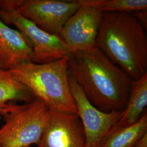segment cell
<instances>
[{
	"instance_id": "1",
	"label": "cell",
	"mask_w": 147,
	"mask_h": 147,
	"mask_svg": "<svg viewBox=\"0 0 147 147\" xmlns=\"http://www.w3.org/2000/svg\"><path fill=\"white\" fill-rule=\"evenodd\" d=\"M68 65L70 74L98 110L110 112L125 109L135 81L98 47L71 53Z\"/></svg>"
},
{
	"instance_id": "2",
	"label": "cell",
	"mask_w": 147,
	"mask_h": 147,
	"mask_svg": "<svg viewBox=\"0 0 147 147\" xmlns=\"http://www.w3.org/2000/svg\"><path fill=\"white\" fill-rule=\"evenodd\" d=\"M96 44L135 81L147 74L146 30L132 13H103Z\"/></svg>"
},
{
	"instance_id": "3",
	"label": "cell",
	"mask_w": 147,
	"mask_h": 147,
	"mask_svg": "<svg viewBox=\"0 0 147 147\" xmlns=\"http://www.w3.org/2000/svg\"><path fill=\"white\" fill-rule=\"evenodd\" d=\"M11 71L49 110L78 115L70 89L68 57L42 64L25 62Z\"/></svg>"
},
{
	"instance_id": "4",
	"label": "cell",
	"mask_w": 147,
	"mask_h": 147,
	"mask_svg": "<svg viewBox=\"0 0 147 147\" xmlns=\"http://www.w3.org/2000/svg\"><path fill=\"white\" fill-rule=\"evenodd\" d=\"M49 109L36 99L22 105H14L5 116L0 127V147H27L38 144L42 136Z\"/></svg>"
},
{
	"instance_id": "5",
	"label": "cell",
	"mask_w": 147,
	"mask_h": 147,
	"mask_svg": "<svg viewBox=\"0 0 147 147\" xmlns=\"http://www.w3.org/2000/svg\"><path fill=\"white\" fill-rule=\"evenodd\" d=\"M0 19L7 25H13L25 38L31 48L33 63L51 62L68 57L72 53L60 36L44 31L16 10H0Z\"/></svg>"
},
{
	"instance_id": "6",
	"label": "cell",
	"mask_w": 147,
	"mask_h": 147,
	"mask_svg": "<svg viewBox=\"0 0 147 147\" xmlns=\"http://www.w3.org/2000/svg\"><path fill=\"white\" fill-rule=\"evenodd\" d=\"M69 82L77 107L78 115L84 130L87 147H100L119 121L121 111L105 112L98 110L88 100L81 88L70 73Z\"/></svg>"
},
{
	"instance_id": "7",
	"label": "cell",
	"mask_w": 147,
	"mask_h": 147,
	"mask_svg": "<svg viewBox=\"0 0 147 147\" xmlns=\"http://www.w3.org/2000/svg\"><path fill=\"white\" fill-rule=\"evenodd\" d=\"M80 6L78 0H24L17 11L44 31L59 36L65 24Z\"/></svg>"
},
{
	"instance_id": "8",
	"label": "cell",
	"mask_w": 147,
	"mask_h": 147,
	"mask_svg": "<svg viewBox=\"0 0 147 147\" xmlns=\"http://www.w3.org/2000/svg\"><path fill=\"white\" fill-rule=\"evenodd\" d=\"M103 12L90 5H81L65 24L59 36L72 53L90 51L96 48Z\"/></svg>"
},
{
	"instance_id": "9",
	"label": "cell",
	"mask_w": 147,
	"mask_h": 147,
	"mask_svg": "<svg viewBox=\"0 0 147 147\" xmlns=\"http://www.w3.org/2000/svg\"><path fill=\"white\" fill-rule=\"evenodd\" d=\"M38 147H87L79 116L49 111Z\"/></svg>"
},
{
	"instance_id": "10",
	"label": "cell",
	"mask_w": 147,
	"mask_h": 147,
	"mask_svg": "<svg viewBox=\"0 0 147 147\" xmlns=\"http://www.w3.org/2000/svg\"><path fill=\"white\" fill-rule=\"evenodd\" d=\"M32 57L31 48L24 36L0 19V67L11 70L32 62Z\"/></svg>"
},
{
	"instance_id": "11",
	"label": "cell",
	"mask_w": 147,
	"mask_h": 147,
	"mask_svg": "<svg viewBox=\"0 0 147 147\" xmlns=\"http://www.w3.org/2000/svg\"><path fill=\"white\" fill-rule=\"evenodd\" d=\"M147 105V74H146L141 79L135 81L126 107L121 111L119 121L113 127L109 136L114 131L130 126L137 122L141 118Z\"/></svg>"
},
{
	"instance_id": "12",
	"label": "cell",
	"mask_w": 147,
	"mask_h": 147,
	"mask_svg": "<svg viewBox=\"0 0 147 147\" xmlns=\"http://www.w3.org/2000/svg\"><path fill=\"white\" fill-rule=\"evenodd\" d=\"M37 99L26 86L13 76L11 70L0 67V110L9 112L12 102H31Z\"/></svg>"
},
{
	"instance_id": "13",
	"label": "cell",
	"mask_w": 147,
	"mask_h": 147,
	"mask_svg": "<svg viewBox=\"0 0 147 147\" xmlns=\"http://www.w3.org/2000/svg\"><path fill=\"white\" fill-rule=\"evenodd\" d=\"M147 132V112H144L137 122L112 132L100 147H134L136 142Z\"/></svg>"
},
{
	"instance_id": "14",
	"label": "cell",
	"mask_w": 147,
	"mask_h": 147,
	"mask_svg": "<svg viewBox=\"0 0 147 147\" xmlns=\"http://www.w3.org/2000/svg\"><path fill=\"white\" fill-rule=\"evenodd\" d=\"M80 5H90L104 12L133 13L147 11V0H78Z\"/></svg>"
},
{
	"instance_id": "15",
	"label": "cell",
	"mask_w": 147,
	"mask_h": 147,
	"mask_svg": "<svg viewBox=\"0 0 147 147\" xmlns=\"http://www.w3.org/2000/svg\"><path fill=\"white\" fill-rule=\"evenodd\" d=\"M24 0H1L0 10L12 11L18 10L23 3Z\"/></svg>"
},
{
	"instance_id": "16",
	"label": "cell",
	"mask_w": 147,
	"mask_h": 147,
	"mask_svg": "<svg viewBox=\"0 0 147 147\" xmlns=\"http://www.w3.org/2000/svg\"><path fill=\"white\" fill-rule=\"evenodd\" d=\"M133 15L137 19L138 22L142 25V26L147 30V11H138L132 13Z\"/></svg>"
},
{
	"instance_id": "17",
	"label": "cell",
	"mask_w": 147,
	"mask_h": 147,
	"mask_svg": "<svg viewBox=\"0 0 147 147\" xmlns=\"http://www.w3.org/2000/svg\"><path fill=\"white\" fill-rule=\"evenodd\" d=\"M134 147H147V132L140 138Z\"/></svg>"
},
{
	"instance_id": "18",
	"label": "cell",
	"mask_w": 147,
	"mask_h": 147,
	"mask_svg": "<svg viewBox=\"0 0 147 147\" xmlns=\"http://www.w3.org/2000/svg\"><path fill=\"white\" fill-rule=\"evenodd\" d=\"M8 112L4 110H0V115H3V116H5V115H7Z\"/></svg>"
},
{
	"instance_id": "19",
	"label": "cell",
	"mask_w": 147,
	"mask_h": 147,
	"mask_svg": "<svg viewBox=\"0 0 147 147\" xmlns=\"http://www.w3.org/2000/svg\"></svg>"
},
{
	"instance_id": "20",
	"label": "cell",
	"mask_w": 147,
	"mask_h": 147,
	"mask_svg": "<svg viewBox=\"0 0 147 147\" xmlns=\"http://www.w3.org/2000/svg\"></svg>"
},
{
	"instance_id": "21",
	"label": "cell",
	"mask_w": 147,
	"mask_h": 147,
	"mask_svg": "<svg viewBox=\"0 0 147 147\" xmlns=\"http://www.w3.org/2000/svg\"></svg>"
}]
</instances>
